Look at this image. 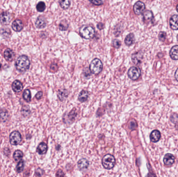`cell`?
<instances>
[{
    "label": "cell",
    "mask_w": 178,
    "mask_h": 177,
    "mask_svg": "<svg viewBox=\"0 0 178 177\" xmlns=\"http://www.w3.org/2000/svg\"><path fill=\"white\" fill-rule=\"evenodd\" d=\"M30 65V60L28 57L26 55H22L19 56L15 63V66L17 70L19 72H24L27 71Z\"/></svg>",
    "instance_id": "obj_1"
},
{
    "label": "cell",
    "mask_w": 178,
    "mask_h": 177,
    "mask_svg": "<svg viewBox=\"0 0 178 177\" xmlns=\"http://www.w3.org/2000/svg\"><path fill=\"white\" fill-rule=\"evenodd\" d=\"M79 33L83 38L89 40L93 38L94 36L95 30L91 26L84 25L80 29Z\"/></svg>",
    "instance_id": "obj_2"
},
{
    "label": "cell",
    "mask_w": 178,
    "mask_h": 177,
    "mask_svg": "<svg viewBox=\"0 0 178 177\" xmlns=\"http://www.w3.org/2000/svg\"><path fill=\"white\" fill-rule=\"evenodd\" d=\"M103 66V65L101 60L98 58H95L91 62L90 70L92 73L97 75L102 71Z\"/></svg>",
    "instance_id": "obj_3"
},
{
    "label": "cell",
    "mask_w": 178,
    "mask_h": 177,
    "mask_svg": "<svg viewBox=\"0 0 178 177\" xmlns=\"http://www.w3.org/2000/svg\"><path fill=\"white\" fill-rule=\"evenodd\" d=\"M116 163V160L114 156L111 154H107L103 157L102 164L103 167L107 169H110L114 167Z\"/></svg>",
    "instance_id": "obj_4"
},
{
    "label": "cell",
    "mask_w": 178,
    "mask_h": 177,
    "mask_svg": "<svg viewBox=\"0 0 178 177\" xmlns=\"http://www.w3.org/2000/svg\"><path fill=\"white\" fill-rule=\"evenodd\" d=\"M140 69L136 66H132L129 70L128 76L132 80H138L141 76Z\"/></svg>",
    "instance_id": "obj_5"
},
{
    "label": "cell",
    "mask_w": 178,
    "mask_h": 177,
    "mask_svg": "<svg viewBox=\"0 0 178 177\" xmlns=\"http://www.w3.org/2000/svg\"><path fill=\"white\" fill-rule=\"evenodd\" d=\"M10 140L11 143L12 145L16 146L19 144L22 140V136L17 131H14L12 132L10 136Z\"/></svg>",
    "instance_id": "obj_6"
},
{
    "label": "cell",
    "mask_w": 178,
    "mask_h": 177,
    "mask_svg": "<svg viewBox=\"0 0 178 177\" xmlns=\"http://www.w3.org/2000/svg\"><path fill=\"white\" fill-rule=\"evenodd\" d=\"M145 9V5L144 3L141 1H138L135 3L133 6V10L135 14L141 15L144 11Z\"/></svg>",
    "instance_id": "obj_7"
},
{
    "label": "cell",
    "mask_w": 178,
    "mask_h": 177,
    "mask_svg": "<svg viewBox=\"0 0 178 177\" xmlns=\"http://www.w3.org/2000/svg\"><path fill=\"white\" fill-rule=\"evenodd\" d=\"M11 19V15L8 12H3L0 15V22L4 25H7L10 24Z\"/></svg>",
    "instance_id": "obj_8"
},
{
    "label": "cell",
    "mask_w": 178,
    "mask_h": 177,
    "mask_svg": "<svg viewBox=\"0 0 178 177\" xmlns=\"http://www.w3.org/2000/svg\"><path fill=\"white\" fill-rule=\"evenodd\" d=\"M46 20L45 17L43 16H40L38 17L36 21V26L39 29H42L45 28L46 26Z\"/></svg>",
    "instance_id": "obj_9"
},
{
    "label": "cell",
    "mask_w": 178,
    "mask_h": 177,
    "mask_svg": "<svg viewBox=\"0 0 178 177\" xmlns=\"http://www.w3.org/2000/svg\"><path fill=\"white\" fill-rule=\"evenodd\" d=\"M12 27L14 31L19 32L21 31L24 27V24L21 20L16 19L13 21L12 24Z\"/></svg>",
    "instance_id": "obj_10"
},
{
    "label": "cell",
    "mask_w": 178,
    "mask_h": 177,
    "mask_svg": "<svg viewBox=\"0 0 178 177\" xmlns=\"http://www.w3.org/2000/svg\"><path fill=\"white\" fill-rule=\"evenodd\" d=\"M4 56L6 60L12 62L14 59L15 53L12 50L8 48L5 50L4 52Z\"/></svg>",
    "instance_id": "obj_11"
},
{
    "label": "cell",
    "mask_w": 178,
    "mask_h": 177,
    "mask_svg": "<svg viewBox=\"0 0 178 177\" xmlns=\"http://www.w3.org/2000/svg\"><path fill=\"white\" fill-rule=\"evenodd\" d=\"M12 89L15 92H19L23 89V85L22 83L18 80L14 81L12 85Z\"/></svg>",
    "instance_id": "obj_12"
},
{
    "label": "cell",
    "mask_w": 178,
    "mask_h": 177,
    "mask_svg": "<svg viewBox=\"0 0 178 177\" xmlns=\"http://www.w3.org/2000/svg\"><path fill=\"white\" fill-rule=\"evenodd\" d=\"M175 158L172 154L168 153L167 154L164 158V162L165 165L169 166L172 165L174 162Z\"/></svg>",
    "instance_id": "obj_13"
},
{
    "label": "cell",
    "mask_w": 178,
    "mask_h": 177,
    "mask_svg": "<svg viewBox=\"0 0 178 177\" xmlns=\"http://www.w3.org/2000/svg\"><path fill=\"white\" fill-rule=\"evenodd\" d=\"M170 24L173 30H178V15H174L170 19Z\"/></svg>",
    "instance_id": "obj_14"
},
{
    "label": "cell",
    "mask_w": 178,
    "mask_h": 177,
    "mask_svg": "<svg viewBox=\"0 0 178 177\" xmlns=\"http://www.w3.org/2000/svg\"><path fill=\"white\" fill-rule=\"evenodd\" d=\"M161 137L160 132L158 130H153L151 135H150V139L153 142H157L158 141Z\"/></svg>",
    "instance_id": "obj_15"
},
{
    "label": "cell",
    "mask_w": 178,
    "mask_h": 177,
    "mask_svg": "<svg viewBox=\"0 0 178 177\" xmlns=\"http://www.w3.org/2000/svg\"><path fill=\"white\" fill-rule=\"evenodd\" d=\"M69 94V92L68 90L65 89L59 90L57 92V97L58 98L59 100L63 101L65 99H66Z\"/></svg>",
    "instance_id": "obj_16"
},
{
    "label": "cell",
    "mask_w": 178,
    "mask_h": 177,
    "mask_svg": "<svg viewBox=\"0 0 178 177\" xmlns=\"http://www.w3.org/2000/svg\"><path fill=\"white\" fill-rule=\"evenodd\" d=\"M89 97V93L88 91L85 90H82L79 94V101L81 102H86L88 100Z\"/></svg>",
    "instance_id": "obj_17"
},
{
    "label": "cell",
    "mask_w": 178,
    "mask_h": 177,
    "mask_svg": "<svg viewBox=\"0 0 178 177\" xmlns=\"http://www.w3.org/2000/svg\"><path fill=\"white\" fill-rule=\"evenodd\" d=\"M132 61L135 64H139L141 62L142 54L140 52H136L132 55Z\"/></svg>",
    "instance_id": "obj_18"
},
{
    "label": "cell",
    "mask_w": 178,
    "mask_h": 177,
    "mask_svg": "<svg viewBox=\"0 0 178 177\" xmlns=\"http://www.w3.org/2000/svg\"><path fill=\"white\" fill-rule=\"evenodd\" d=\"M135 41V37L133 33H130L127 35L125 40V43L126 45L130 46L132 45Z\"/></svg>",
    "instance_id": "obj_19"
},
{
    "label": "cell",
    "mask_w": 178,
    "mask_h": 177,
    "mask_svg": "<svg viewBox=\"0 0 178 177\" xmlns=\"http://www.w3.org/2000/svg\"><path fill=\"white\" fill-rule=\"evenodd\" d=\"M170 55L173 60H178V45H175L172 47L170 52Z\"/></svg>",
    "instance_id": "obj_20"
},
{
    "label": "cell",
    "mask_w": 178,
    "mask_h": 177,
    "mask_svg": "<svg viewBox=\"0 0 178 177\" xmlns=\"http://www.w3.org/2000/svg\"><path fill=\"white\" fill-rule=\"evenodd\" d=\"M47 150H48L47 145L45 144V143L42 142L38 146L37 151L39 154L42 155V154H44L46 152Z\"/></svg>",
    "instance_id": "obj_21"
},
{
    "label": "cell",
    "mask_w": 178,
    "mask_h": 177,
    "mask_svg": "<svg viewBox=\"0 0 178 177\" xmlns=\"http://www.w3.org/2000/svg\"><path fill=\"white\" fill-rule=\"evenodd\" d=\"M89 165V163L87 160L85 158H82L78 162V166L81 169H85L88 167Z\"/></svg>",
    "instance_id": "obj_22"
},
{
    "label": "cell",
    "mask_w": 178,
    "mask_h": 177,
    "mask_svg": "<svg viewBox=\"0 0 178 177\" xmlns=\"http://www.w3.org/2000/svg\"><path fill=\"white\" fill-rule=\"evenodd\" d=\"M153 18V14L150 10H146L143 14V19L144 21L146 22H149Z\"/></svg>",
    "instance_id": "obj_23"
},
{
    "label": "cell",
    "mask_w": 178,
    "mask_h": 177,
    "mask_svg": "<svg viewBox=\"0 0 178 177\" xmlns=\"http://www.w3.org/2000/svg\"><path fill=\"white\" fill-rule=\"evenodd\" d=\"M8 118V112L5 110H0V120L2 122H5L7 120Z\"/></svg>",
    "instance_id": "obj_24"
},
{
    "label": "cell",
    "mask_w": 178,
    "mask_h": 177,
    "mask_svg": "<svg viewBox=\"0 0 178 177\" xmlns=\"http://www.w3.org/2000/svg\"><path fill=\"white\" fill-rule=\"evenodd\" d=\"M23 157V153L20 150H17L15 151L13 155V157L14 158L15 161L17 162L21 161Z\"/></svg>",
    "instance_id": "obj_25"
},
{
    "label": "cell",
    "mask_w": 178,
    "mask_h": 177,
    "mask_svg": "<svg viewBox=\"0 0 178 177\" xmlns=\"http://www.w3.org/2000/svg\"><path fill=\"white\" fill-rule=\"evenodd\" d=\"M23 98L27 102H30L31 101V94L30 90H26L23 93Z\"/></svg>",
    "instance_id": "obj_26"
},
{
    "label": "cell",
    "mask_w": 178,
    "mask_h": 177,
    "mask_svg": "<svg viewBox=\"0 0 178 177\" xmlns=\"http://www.w3.org/2000/svg\"><path fill=\"white\" fill-rule=\"evenodd\" d=\"M59 4H60L61 7H62V8H63L64 10H67L70 6V4H71V2L70 1H68V0L61 1L59 2Z\"/></svg>",
    "instance_id": "obj_27"
},
{
    "label": "cell",
    "mask_w": 178,
    "mask_h": 177,
    "mask_svg": "<svg viewBox=\"0 0 178 177\" xmlns=\"http://www.w3.org/2000/svg\"><path fill=\"white\" fill-rule=\"evenodd\" d=\"M46 8L45 3L43 2H40L37 5L36 8L39 12H43L45 10Z\"/></svg>",
    "instance_id": "obj_28"
},
{
    "label": "cell",
    "mask_w": 178,
    "mask_h": 177,
    "mask_svg": "<svg viewBox=\"0 0 178 177\" xmlns=\"http://www.w3.org/2000/svg\"><path fill=\"white\" fill-rule=\"evenodd\" d=\"M68 28V24H67L66 21L63 20V21H62V22L59 24V30H61V31H65V30H67Z\"/></svg>",
    "instance_id": "obj_29"
},
{
    "label": "cell",
    "mask_w": 178,
    "mask_h": 177,
    "mask_svg": "<svg viewBox=\"0 0 178 177\" xmlns=\"http://www.w3.org/2000/svg\"><path fill=\"white\" fill-rule=\"evenodd\" d=\"M24 167V162L23 161H20L19 163H18L16 167L17 171L18 172H22Z\"/></svg>",
    "instance_id": "obj_30"
},
{
    "label": "cell",
    "mask_w": 178,
    "mask_h": 177,
    "mask_svg": "<svg viewBox=\"0 0 178 177\" xmlns=\"http://www.w3.org/2000/svg\"><path fill=\"white\" fill-rule=\"evenodd\" d=\"M121 44V42L118 39H114V40L113 41L112 45L116 48H119L120 47Z\"/></svg>",
    "instance_id": "obj_31"
},
{
    "label": "cell",
    "mask_w": 178,
    "mask_h": 177,
    "mask_svg": "<svg viewBox=\"0 0 178 177\" xmlns=\"http://www.w3.org/2000/svg\"><path fill=\"white\" fill-rule=\"evenodd\" d=\"M136 125H136V123L135 120H132L129 123V128L131 130H133L136 127Z\"/></svg>",
    "instance_id": "obj_32"
},
{
    "label": "cell",
    "mask_w": 178,
    "mask_h": 177,
    "mask_svg": "<svg viewBox=\"0 0 178 177\" xmlns=\"http://www.w3.org/2000/svg\"><path fill=\"white\" fill-rule=\"evenodd\" d=\"M166 33L165 32H160L159 33V38L160 40L164 41L166 39Z\"/></svg>",
    "instance_id": "obj_33"
},
{
    "label": "cell",
    "mask_w": 178,
    "mask_h": 177,
    "mask_svg": "<svg viewBox=\"0 0 178 177\" xmlns=\"http://www.w3.org/2000/svg\"><path fill=\"white\" fill-rule=\"evenodd\" d=\"M91 3H92L94 5H102L103 2L102 1H96V0H93V1H91Z\"/></svg>",
    "instance_id": "obj_34"
},
{
    "label": "cell",
    "mask_w": 178,
    "mask_h": 177,
    "mask_svg": "<svg viewBox=\"0 0 178 177\" xmlns=\"http://www.w3.org/2000/svg\"><path fill=\"white\" fill-rule=\"evenodd\" d=\"M24 110H22V113L23 114V115L24 116H27L28 115L29 113H30V111H29V108H24Z\"/></svg>",
    "instance_id": "obj_35"
},
{
    "label": "cell",
    "mask_w": 178,
    "mask_h": 177,
    "mask_svg": "<svg viewBox=\"0 0 178 177\" xmlns=\"http://www.w3.org/2000/svg\"><path fill=\"white\" fill-rule=\"evenodd\" d=\"M42 96H43V92H39L36 94V98L38 100H39V99H40L42 98Z\"/></svg>",
    "instance_id": "obj_36"
},
{
    "label": "cell",
    "mask_w": 178,
    "mask_h": 177,
    "mask_svg": "<svg viewBox=\"0 0 178 177\" xmlns=\"http://www.w3.org/2000/svg\"><path fill=\"white\" fill-rule=\"evenodd\" d=\"M56 176L57 177H64V174L62 171V170H59L57 172Z\"/></svg>",
    "instance_id": "obj_37"
},
{
    "label": "cell",
    "mask_w": 178,
    "mask_h": 177,
    "mask_svg": "<svg viewBox=\"0 0 178 177\" xmlns=\"http://www.w3.org/2000/svg\"><path fill=\"white\" fill-rule=\"evenodd\" d=\"M51 69L53 71H56L57 69H58V66H57V64H52L51 65Z\"/></svg>",
    "instance_id": "obj_38"
},
{
    "label": "cell",
    "mask_w": 178,
    "mask_h": 177,
    "mask_svg": "<svg viewBox=\"0 0 178 177\" xmlns=\"http://www.w3.org/2000/svg\"><path fill=\"white\" fill-rule=\"evenodd\" d=\"M104 24H103L102 23L100 22V23H98V24H97V28L99 30H102V29L104 28Z\"/></svg>",
    "instance_id": "obj_39"
},
{
    "label": "cell",
    "mask_w": 178,
    "mask_h": 177,
    "mask_svg": "<svg viewBox=\"0 0 178 177\" xmlns=\"http://www.w3.org/2000/svg\"><path fill=\"white\" fill-rule=\"evenodd\" d=\"M175 78H176V80L178 81V69L177 70L176 73H175Z\"/></svg>",
    "instance_id": "obj_40"
},
{
    "label": "cell",
    "mask_w": 178,
    "mask_h": 177,
    "mask_svg": "<svg viewBox=\"0 0 178 177\" xmlns=\"http://www.w3.org/2000/svg\"><path fill=\"white\" fill-rule=\"evenodd\" d=\"M147 177H156V176H155V175L153 174H150L149 175H148Z\"/></svg>",
    "instance_id": "obj_41"
},
{
    "label": "cell",
    "mask_w": 178,
    "mask_h": 177,
    "mask_svg": "<svg viewBox=\"0 0 178 177\" xmlns=\"http://www.w3.org/2000/svg\"><path fill=\"white\" fill-rule=\"evenodd\" d=\"M177 12H178V4L177 5Z\"/></svg>",
    "instance_id": "obj_42"
},
{
    "label": "cell",
    "mask_w": 178,
    "mask_h": 177,
    "mask_svg": "<svg viewBox=\"0 0 178 177\" xmlns=\"http://www.w3.org/2000/svg\"><path fill=\"white\" fill-rule=\"evenodd\" d=\"M1 63H0V69H1Z\"/></svg>",
    "instance_id": "obj_43"
},
{
    "label": "cell",
    "mask_w": 178,
    "mask_h": 177,
    "mask_svg": "<svg viewBox=\"0 0 178 177\" xmlns=\"http://www.w3.org/2000/svg\"><path fill=\"white\" fill-rule=\"evenodd\" d=\"M177 40H178V35L177 36Z\"/></svg>",
    "instance_id": "obj_44"
}]
</instances>
